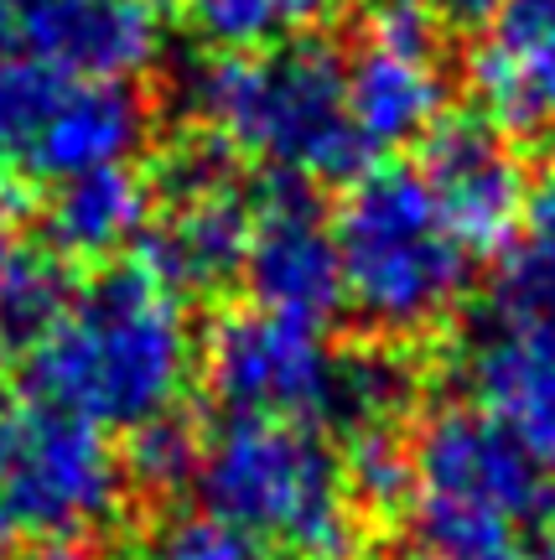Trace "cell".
<instances>
[{"label":"cell","instance_id":"cell-32","mask_svg":"<svg viewBox=\"0 0 555 560\" xmlns=\"http://www.w3.org/2000/svg\"><path fill=\"white\" fill-rule=\"evenodd\" d=\"M130 5H146V11H157V5H172V0H130Z\"/></svg>","mask_w":555,"mask_h":560},{"label":"cell","instance_id":"cell-16","mask_svg":"<svg viewBox=\"0 0 555 560\" xmlns=\"http://www.w3.org/2000/svg\"><path fill=\"white\" fill-rule=\"evenodd\" d=\"M151 182L130 166H104L83 177L53 182V198L42 208L47 249L62 260H109L151 223Z\"/></svg>","mask_w":555,"mask_h":560},{"label":"cell","instance_id":"cell-25","mask_svg":"<svg viewBox=\"0 0 555 560\" xmlns=\"http://www.w3.org/2000/svg\"><path fill=\"white\" fill-rule=\"evenodd\" d=\"M441 5L437 0H363V42L390 52H441Z\"/></svg>","mask_w":555,"mask_h":560},{"label":"cell","instance_id":"cell-14","mask_svg":"<svg viewBox=\"0 0 555 560\" xmlns=\"http://www.w3.org/2000/svg\"><path fill=\"white\" fill-rule=\"evenodd\" d=\"M151 109L130 83H68L53 120L42 130L37 151L26 161V177L68 182L83 172L125 166L140 151Z\"/></svg>","mask_w":555,"mask_h":560},{"label":"cell","instance_id":"cell-29","mask_svg":"<svg viewBox=\"0 0 555 560\" xmlns=\"http://www.w3.org/2000/svg\"><path fill=\"white\" fill-rule=\"evenodd\" d=\"M21 255V240H16V219H11V208H0V276H5V265Z\"/></svg>","mask_w":555,"mask_h":560},{"label":"cell","instance_id":"cell-12","mask_svg":"<svg viewBox=\"0 0 555 560\" xmlns=\"http://www.w3.org/2000/svg\"><path fill=\"white\" fill-rule=\"evenodd\" d=\"M21 37L32 58L79 83H130L161 52V26L130 0H26Z\"/></svg>","mask_w":555,"mask_h":560},{"label":"cell","instance_id":"cell-22","mask_svg":"<svg viewBox=\"0 0 555 560\" xmlns=\"http://www.w3.org/2000/svg\"><path fill=\"white\" fill-rule=\"evenodd\" d=\"M68 83L73 79H62L58 68L37 58H0V182L26 177V161Z\"/></svg>","mask_w":555,"mask_h":560},{"label":"cell","instance_id":"cell-8","mask_svg":"<svg viewBox=\"0 0 555 560\" xmlns=\"http://www.w3.org/2000/svg\"><path fill=\"white\" fill-rule=\"evenodd\" d=\"M244 280H250V296L259 312L312 322V327L333 322L337 306H348L333 223L322 219L307 182L270 177L265 192L250 202Z\"/></svg>","mask_w":555,"mask_h":560},{"label":"cell","instance_id":"cell-10","mask_svg":"<svg viewBox=\"0 0 555 560\" xmlns=\"http://www.w3.org/2000/svg\"><path fill=\"white\" fill-rule=\"evenodd\" d=\"M467 89L509 140H555V0H498L467 52Z\"/></svg>","mask_w":555,"mask_h":560},{"label":"cell","instance_id":"cell-17","mask_svg":"<svg viewBox=\"0 0 555 560\" xmlns=\"http://www.w3.org/2000/svg\"><path fill=\"white\" fill-rule=\"evenodd\" d=\"M416 400H420V369L405 348H395V342L343 348L322 425H333L343 441L400 431V420L411 416Z\"/></svg>","mask_w":555,"mask_h":560},{"label":"cell","instance_id":"cell-1","mask_svg":"<svg viewBox=\"0 0 555 560\" xmlns=\"http://www.w3.org/2000/svg\"><path fill=\"white\" fill-rule=\"evenodd\" d=\"M193 374V332L182 301L140 265H109L79 285L73 312L26 353V384L94 425L136 431L177 410Z\"/></svg>","mask_w":555,"mask_h":560},{"label":"cell","instance_id":"cell-4","mask_svg":"<svg viewBox=\"0 0 555 560\" xmlns=\"http://www.w3.org/2000/svg\"><path fill=\"white\" fill-rule=\"evenodd\" d=\"M551 467L483 410H437L411 446V524L431 560H530Z\"/></svg>","mask_w":555,"mask_h":560},{"label":"cell","instance_id":"cell-11","mask_svg":"<svg viewBox=\"0 0 555 560\" xmlns=\"http://www.w3.org/2000/svg\"><path fill=\"white\" fill-rule=\"evenodd\" d=\"M467 389L555 472V322L488 312L467 342Z\"/></svg>","mask_w":555,"mask_h":560},{"label":"cell","instance_id":"cell-23","mask_svg":"<svg viewBox=\"0 0 555 560\" xmlns=\"http://www.w3.org/2000/svg\"><path fill=\"white\" fill-rule=\"evenodd\" d=\"M151 198L157 202H193V198H219L239 192V151L213 130L193 125L187 136L166 140L151 166Z\"/></svg>","mask_w":555,"mask_h":560},{"label":"cell","instance_id":"cell-3","mask_svg":"<svg viewBox=\"0 0 555 560\" xmlns=\"http://www.w3.org/2000/svg\"><path fill=\"white\" fill-rule=\"evenodd\" d=\"M208 514L286 560H354L363 550L343 457L301 420H229L208 441L198 472Z\"/></svg>","mask_w":555,"mask_h":560},{"label":"cell","instance_id":"cell-21","mask_svg":"<svg viewBox=\"0 0 555 560\" xmlns=\"http://www.w3.org/2000/svg\"><path fill=\"white\" fill-rule=\"evenodd\" d=\"M203 441L198 420L187 410H166V416L146 420L130 431V446H125V482H130V499H177L187 482H198L203 472Z\"/></svg>","mask_w":555,"mask_h":560},{"label":"cell","instance_id":"cell-34","mask_svg":"<svg viewBox=\"0 0 555 560\" xmlns=\"http://www.w3.org/2000/svg\"><path fill=\"white\" fill-rule=\"evenodd\" d=\"M411 560H431V556H411Z\"/></svg>","mask_w":555,"mask_h":560},{"label":"cell","instance_id":"cell-7","mask_svg":"<svg viewBox=\"0 0 555 560\" xmlns=\"http://www.w3.org/2000/svg\"><path fill=\"white\" fill-rule=\"evenodd\" d=\"M337 348L322 327L259 306L223 312L203 338V380L229 420H301L322 425L333 400Z\"/></svg>","mask_w":555,"mask_h":560},{"label":"cell","instance_id":"cell-9","mask_svg":"<svg viewBox=\"0 0 555 560\" xmlns=\"http://www.w3.org/2000/svg\"><path fill=\"white\" fill-rule=\"evenodd\" d=\"M420 182L431 187L441 219L467 255H498L514 244L530 182L514 140L498 136L483 115H452L426 136Z\"/></svg>","mask_w":555,"mask_h":560},{"label":"cell","instance_id":"cell-15","mask_svg":"<svg viewBox=\"0 0 555 560\" xmlns=\"http://www.w3.org/2000/svg\"><path fill=\"white\" fill-rule=\"evenodd\" d=\"M343 89H348V120L363 151H395V145L426 140L447 120L441 62L420 52H390L363 42L354 62H343Z\"/></svg>","mask_w":555,"mask_h":560},{"label":"cell","instance_id":"cell-28","mask_svg":"<svg viewBox=\"0 0 555 560\" xmlns=\"http://www.w3.org/2000/svg\"><path fill=\"white\" fill-rule=\"evenodd\" d=\"M437 5H441V16H452V21H483L498 0H437Z\"/></svg>","mask_w":555,"mask_h":560},{"label":"cell","instance_id":"cell-20","mask_svg":"<svg viewBox=\"0 0 555 560\" xmlns=\"http://www.w3.org/2000/svg\"><path fill=\"white\" fill-rule=\"evenodd\" d=\"M494 312L555 322V172L524 202V223L494 291Z\"/></svg>","mask_w":555,"mask_h":560},{"label":"cell","instance_id":"cell-19","mask_svg":"<svg viewBox=\"0 0 555 560\" xmlns=\"http://www.w3.org/2000/svg\"><path fill=\"white\" fill-rule=\"evenodd\" d=\"M79 280L62 255L26 249L0 276V353H32L42 338L58 332V322L73 312Z\"/></svg>","mask_w":555,"mask_h":560},{"label":"cell","instance_id":"cell-6","mask_svg":"<svg viewBox=\"0 0 555 560\" xmlns=\"http://www.w3.org/2000/svg\"><path fill=\"white\" fill-rule=\"evenodd\" d=\"M125 503V462L104 425L42 400L0 416V535L79 540L109 529Z\"/></svg>","mask_w":555,"mask_h":560},{"label":"cell","instance_id":"cell-33","mask_svg":"<svg viewBox=\"0 0 555 560\" xmlns=\"http://www.w3.org/2000/svg\"><path fill=\"white\" fill-rule=\"evenodd\" d=\"M0 416H5V369H0Z\"/></svg>","mask_w":555,"mask_h":560},{"label":"cell","instance_id":"cell-18","mask_svg":"<svg viewBox=\"0 0 555 560\" xmlns=\"http://www.w3.org/2000/svg\"><path fill=\"white\" fill-rule=\"evenodd\" d=\"M354 0H182L187 26L213 52H265L301 42L307 32L343 16Z\"/></svg>","mask_w":555,"mask_h":560},{"label":"cell","instance_id":"cell-2","mask_svg":"<svg viewBox=\"0 0 555 560\" xmlns=\"http://www.w3.org/2000/svg\"><path fill=\"white\" fill-rule=\"evenodd\" d=\"M193 125L265 161L291 182H343L363 166V140L348 120L343 58L322 42H286L265 52H213L182 79Z\"/></svg>","mask_w":555,"mask_h":560},{"label":"cell","instance_id":"cell-30","mask_svg":"<svg viewBox=\"0 0 555 560\" xmlns=\"http://www.w3.org/2000/svg\"><path fill=\"white\" fill-rule=\"evenodd\" d=\"M530 560H555V503L551 514H545V524L535 529V545H530Z\"/></svg>","mask_w":555,"mask_h":560},{"label":"cell","instance_id":"cell-5","mask_svg":"<svg viewBox=\"0 0 555 560\" xmlns=\"http://www.w3.org/2000/svg\"><path fill=\"white\" fill-rule=\"evenodd\" d=\"M343 296L384 338H420L452 317L473 255L441 219L431 187L411 166H379L348 187L333 213Z\"/></svg>","mask_w":555,"mask_h":560},{"label":"cell","instance_id":"cell-31","mask_svg":"<svg viewBox=\"0 0 555 560\" xmlns=\"http://www.w3.org/2000/svg\"><path fill=\"white\" fill-rule=\"evenodd\" d=\"M5 37H11V5L0 0V47H5Z\"/></svg>","mask_w":555,"mask_h":560},{"label":"cell","instance_id":"cell-27","mask_svg":"<svg viewBox=\"0 0 555 560\" xmlns=\"http://www.w3.org/2000/svg\"><path fill=\"white\" fill-rule=\"evenodd\" d=\"M21 560H115V556H104V550H94V545H83V540H47L37 550H26Z\"/></svg>","mask_w":555,"mask_h":560},{"label":"cell","instance_id":"cell-26","mask_svg":"<svg viewBox=\"0 0 555 560\" xmlns=\"http://www.w3.org/2000/svg\"><path fill=\"white\" fill-rule=\"evenodd\" d=\"M146 560H259V550L213 514H187L161 524V535L146 545Z\"/></svg>","mask_w":555,"mask_h":560},{"label":"cell","instance_id":"cell-13","mask_svg":"<svg viewBox=\"0 0 555 560\" xmlns=\"http://www.w3.org/2000/svg\"><path fill=\"white\" fill-rule=\"evenodd\" d=\"M250 255V198L219 192L193 202H157V219L140 234V270L172 296H208L244 276Z\"/></svg>","mask_w":555,"mask_h":560},{"label":"cell","instance_id":"cell-24","mask_svg":"<svg viewBox=\"0 0 555 560\" xmlns=\"http://www.w3.org/2000/svg\"><path fill=\"white\" fill-rule=\"evenodd\" d=\"M343 478H348L358 514H395L411 503V446L400 441V431L348 441Z\"/></svg>","mask_w":555,"mask_h":560}]
</instances>
